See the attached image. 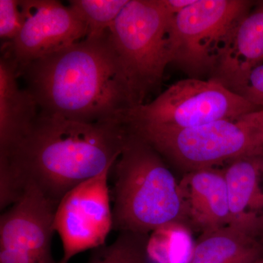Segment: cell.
Masks as SVG:
<instances>
[{"instance_id":"6da1fadb","label":"cell","mask_w":263,"mask_h":263,"mask_svg":"<svg viewBox=\"0 0 263 263\" xmlns=\"http://www.w3.org/2000/svg\"><path fill=\"white\" fill-rule=\"evenodd\" d=\"M124 123H84L38 114L23 138L0 156V209L34 183L57 207L66 194L115 163L129 134Z\"/></svg>"},{"instance_id":"7a4b0ae2","label":"cell","mask_w":263,"mask_h":263,"mask_svg":"<svg viewBox=\"0 0 263 263\" xmlns=\"http://www.w3.org/2000/svg\"><path fill=\"white\" fill-rule=\"evenodd\" d=\"M40 113L84 123L119 122L138 106L108 32L18 71Z\"/></svg>"},{"instance_id":"3957f363","label":"cell","mask_w":263,"mask_h":263,"mask_svg":"<svg viewBox=\"0 0 263 263\" xmlns=\"http://www.w3.org/2000/svg\"><path fill=\"white\" fill-rule=\"evenodd\" d=\"M129 129L112 167L113 230L149 235L169 223H183L179 181L162 156Z\"/></svg>"},{"instance_id":"277c9868","label":"cell","mask_w":263,"mask_h":263,"mask_svg":"<svg viewBox=\"0 0 263 263\" xmlns=\"http://www.w3.org/2000/svg\"><path fill=\"white\" fill-rule=\"evenodd\" d=\"M174 16L163 0H129L108 30L138 105L160 86L172 64L169 28Z\"/></svg>"},{"instance_id":"5b68a950","label":"cell","mask_w":263,"mask_h":263,"mask_svg":"<svg viewBox=\"0 0 263 263\" xmlns=\"http://www.w3.org/2000/svg\"><path fill=\"white\" fill-rule=\"evenodd\" d=\"M127 126L183 175L263 154V133L240 118L184 129Z\"/></svg>"},{"instance_id":"8992f818","label":"cell","mask_w":263,"mask_h":263,"mask_svg":"<svg viewBox=\"0 0 263 263\" xmlns=\"http://www.w3.org/2000/svg\"><path fill=\"white\" fill-rule=\"evenodd\" d=\"M256 1L196 0L171 19L172 63L190 76L212 73L240 19Z\"/></svg>"},{"instance_id":"52a82bcc","label":"cell","mask_w":263,"mask_h":263,"mask_svg":"<svg viewBox=\"0 0 263 263\" xmlns=\"http://www.w3.org/2000/svg\"><path fill=\"white\" fill-rule=\"evenodd\" d=\"M257 110L217 81L190 78L171 85L151 103L129 109L124 122L184 129L223 119L235 120Z\"/></svg>"},{"instance_id":"ba28073f","label":"cell","mask_w":263,"mask_h":263,"mask_svg":"<svg viewBox=\"0 0 263 263\" xmlns=\"http://www.w3.org/2000/svg\"><path fill=\"white\" fill-rule=\"evenodd\" d=\"M114 164L71 190L57 205L53 229L63 248L59 263H68L81 252L105 245L113 230L108 179Z\"/></svg>"},{"instance_id":"9c48e42d","label":"cell","mask_w":263,"mask_h":263,"mask_svg":"<svg viewBox=\"0 0 263 263\" xmlns=\"http://www.w3.org/2000/svg\"><path fill=\"white\" fill-rule=\"evenodd\" d=\"M19 5L23 26L5 54L18 71L87 37L86 24L70 5L57 0H19Z\"/></svg>"},{"instance_id":"30bf717a","label":"cell","mask_w":263,"mask_h":263,"mask_svg":"<svg viewBox=\"0 0 263 263\" xmlns=\"http://www.w3.org/2000/svg\"><path fill=\"white\" fill-rule=\"evenodd\" d=\"M57 207L32 182L0 217V263H59L51 241Z\"/></svg>"},{"instance_id":"8fae6325","label":"cell","mask_w":263,"mask_h":263,"mask_svg":"<svg viewBox=\"0 0 263 263\" xmlns=\"http://www.w3.org/2000/svg\"><path fill=\"white\" fill-rule=\"evenodd\" d=\"M183 224L199 235L230 226L228 188L222 169L183 175L179 181Z\"/></svg>"},{"instance_id":"7c38bea8","label":"cell","mask_w":263,"mask_h":263,"mask_svg":"<svg viewBox=\"0 0 263 263\" xmlns=\"http://www.w3.org/2000/svg\"><path fill=\"white\" fill-rule=\"evenodd\" d=\"M263 63V0L238 22L211 79L236 93L251 70Z\"/></svg>"},{"instance_id":"4fadbf2b","label":"cell","mask_w":263,"mask_h":263,"mask_svg":"<svg viewBox=\"0 0 263 263\" xmlns=\"http://www.w3.org/2000/svg\"><path fill=\"white\" fill-rule=\"evenodd\" d=\"M230 213V226L252 234L263 210V154L238 157L224 164Z\"/></svg>"},{"instance_id":"5bb4252c","label":"cell","mask_w":263,"mask_h":263,"mask_svg":"<svg viewBox=\"0 0 263 263\" xmlns=\"http://www.w3.org/2000/svg\"><path fill=\"white\" fill-rule=\"evenodd\" d=\"M18 69L6 55L0 60V156L6 155L29 130L39 114L34 97L19 87Z\"/></svg>"},{"instance_id":"9a60e30c","label":"cell","mask_w":263,"mask_h":263,"mask_svg":"<svg viewBox=\"0 0 263 263\" xmlns=\"http://www.w3.org/2000/svg\"><path fill=\"white\" fill-rule=\"evenodd\" d=\"M263 257V245L245 229L228 226L199 235L191 263H252Z\"/></svg>"},{"instance_id":"2e32d148","label":"cell","mask_w":263,"mask_h":263,"mask_svg":"<svg viewBox=\"0 0 263 263\" xmlns=\"http://www.w3.org/2000/svg\"><path fill=\"white\" fill-rule=\"evenodd\" d=\"M193 233L181 222H171L150 233L147 254L154 263H191L195 241Z\"/></svg>"},{"instance_id":"e0dca14e","label":"cell","mask_w":263,"mask_h":263,"mask_svg":"<svg viewBox=\"0 0 263 263\" xmlns=\"http://www.w3.org/2000/svg\"><path fill=\"white\" fill-rule=\"evenodd\" d=\"M149 235L119 233L111 245L93 249L88 263H149L147 243Z\"/></svg>"},{"instance_id":"ac0fdd59","label":"cell","mask_w":263,"mask_h":263,"mask_svg":"<svg viewBox=\"0 0 263 263\" xmlns=\"http://www.w3.org/2000/svg\"><path fill=\"white\" fill-rule=\"evenodd\" d=\"M129 0H71L69 5L80 15L88 28L86 39L103 37Z\"/></svg>"},{"instance_id":"d6986e66","label":"cell","mask_w":263,"mask_h":263,"mask_svg":"<svg viewBox=\"0 0 263 263\" xmlns=\"http://www.w3.org/2000/svg\"><path fill=\"white\" fill-rule=\"evenodd\" d=\"M19 0H0V37L6 42L15 39L23 26Z\"/></svg>"},{"instance_id":"ffe728a7","label":"cell","mask_w":263,"mask_h":263,"mask_svg":"<svg viewBox=\"0 0 263 263\" xmlns=\"http://www.w3.org/2000/svg\"><path fill=\"white\" fill-rule=\"evenodd\" d=\"M235 94L254 106L263 108V63L249 72L245 83Z\"/></svg>"},{"instance_id":"44dd1931","label":"cell","mask_w":263,"mask_h":263,"mask_svg":"<svg viewBox=\"0 0 263 263\" xmlns=\"http://www.w3.org/2000/svg\"><path fill=\"white\" fill-rule=\"evenodd\" d=\"M240 119L263 133V108L242 116Z\"/></svg>"},{"instance_id":"7402d4cb","label":"cell","mask_w":263,"mask_h":263,"mask_svg":"<svg viewBox=\"0 0 263 263\" xmlns=\"http://www.w3.org/2000/svg\"><path fill=\"white\" fill-rule=\"evenodd\" d=\"M195 1L196 0H163L167 9L174 15L193 5Z\"/></svg>"},{"instance_id":"603a6c76","label":"cell","mask_w":263,"mask_h":263,"mask_svg":"<svg viewBox=\"0 0 263 263\" xmlns=\"http://www.w3.org/2000/svg\"><path fill=\"white\" fill-rule=\"evenodd\" d=\"M252 233L263 245V210L254 222Z\"/></svg>"},{"instance_id":"cb8c5ba5","label":"cell","mask_w":263,"mask_h":263,"mask_svg":"<svg viewBox=\"0 0 263 263\" xmlns=\"http://www.w3.org/2000/svg\"><path fill=\"white\" fill-rule=\"evenodd\" d=\"M252 263H263V257H261V258L257 259V260L254 261V262Z\"/></svg>"}]
</instances>
